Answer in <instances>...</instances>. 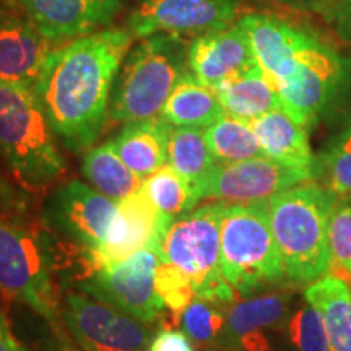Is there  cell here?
Here are the masks:
<instances>
[{
    "instance_id": "1",
    "label": "cell",
    "mask_w": 351,
    "mask_h": 351,
    "mask_svg": "<svg viewBox=\"0 0 351 351\" xmlns=\"http://www.w3.org/2000/svg\"><path fill=\"white\" fill-rule=\"evenodd\" d=\"M132 38L134 34L125 29L90 33L47 56L34 90L52 130L67 150H86L99 137Z\"/></svg>"
},
{
    "instance_id": "2",
    "label": "cell",
    "mask_w": 351,
    "mask_h": 351,
    "mask_svg": "<svg viewBox=\"0 0 351 351\" xmlns=\"http://www.w3.org/2000/svg\"><path fill=\"white\" fill-rule=\"evenodd\" d=\"M274 238L288 282L311 285L330 269L328 223L339 202L330 189L317 184L295 186L269 200Z\"/></svg>"
},
{
    "instance_id": "3",
    "label": "cell",
    "mask_w": 351,
    "mask_h": 351,
    "mask_svg": "<svg viewBox=\"0 0 351 351\" xmlns=\"http://www.w3.org/2000/svg\"><path fill=\"white\" fill-rule=\"evenodd\" d=\"M34 86L0 82V152L21 186L41 191L67 171Z\"/></svg>"
},
{
    "instance_id": "4",
    "label": "cell",
    "mask_w": 351,
    "mask_h": 351,
    "mask_svg": "<svg viewBox=\"0 0 351 351\" xmlns=\"http://www.w3.org/2000/svg\"><path fill=\"white\" fill-rule=\"evenodd\" d=\"M187 70V49L179 36L143 38L121 65L108 117L124 124L160 117L166 99Z\"/></svg>"
},
{
    "instance_id": "5",
    "label": "cell",
    "mask_w": 351,
    "mask_h": 351,
    "mask_svg": "<svg viewBox=\"0 0 351 351\" xmlns=\"http://www.w3.org/2000/svg\"><path fill=\"white\" fill-rule=\"evenodd\" d=\"M221 274L239 298L287 280L270 226L269 202L226 204L221 219Z\"/></svg>"
},
{
    "instance_id": "6",
    "label": "cell",
    "mask_w": 351,
    "mask_h": 351,
    "mask_svg": "<svg viewBox=\"0 0 351 351\" xmlns=\"http://www.w3.org/2000/svg\"><path fill=\"white\" fill-rule=\"evenodd\" d=\"M228 202H213L173 219L163 241V261L191 282L195 298L234 302L238 293L221 274V219Z\"/></svg>"
},
{
    "instance_id": "7",
    "label": "cell",
    "mask_w": 351,
    "mask_h": 351,
    "mask_svg": "<svg viewBox=\"0 0 351 351\" xmlns=\"http://www.w3.org/2000/svg\"><path fill=\"white\" fill-rule=\"evenodd\" d=\"M0 295L32 307L59 326L60 304L46 245L25 228L0 218Z\"/></svg>"
},
{
    "instance_id": "8",
    "label": "cell",
    "mask_w": 351,
    "mask_h": 351,
    "mask_svg": "<svg viewBox=\"0 0 351 351\" xmlns=\"http://www.w3.org/2000/svg\"><path fill=\"white\" fill-rule=\"evenodd\" d=\"M161 261L163 249L143 247L124 261L95 270L78 287L86 295L152 324L166 311L156 291V270Z\"/></svg>"
},
{
    "instance_id": "9",
    "label": "cell",
    "mask_w": 351,
    "mask_h": 351,
    "mask_svg": "<svg viewBox=\"0 0 351 351\" xmlns=\"http://www.w3.org/2000/svg\"><path fill=\"white\" fill-rule=\"evenodd\" d=\"M64 324L83 351H145L148 324L86 293L65 295Z\"/></svg>"
},
{
    "instance_id": "10",
    "label": "cell",
    "mask_w": 351,
    "mask_h": 351,
    "mask_svg": "<svg viewBox=\"0 0 351 351\" xmlns=\"http://www.w3.org/2000/svg\"><path fill=\"white\" fill-rule=\"evenodd\" d=\"M314 171L278 163L267 156L236 163H215L199 182L194 184L197 199H217L228 204H249L269 200L315 178Z\"/></svg>"
},
{
    "instance_id": "11",
    "label": "cell",
    "mask_w": 351,
    "mask_h": 351,
    "mask_svg": "<svg viewBox=\"0 0 351 351\" xmlns=\"http://www.w3.org/2000/svg\"><path fill=\"white\" fill-rule=\"evenodd\" d=\"M343 78L340 57L311 36L300 52L296 70L275 90L285 111L309 129L337 98Z\"/></svg>"
},
{
    "instance_id": "12",
    "label": "cell",
    "mask_w": 351,
    "mask_h": 351,
    "mask_svg": "<svg viewBox=\"0 0 351 351\" xmlns=\"http://www.w3.org/2000/svg\"><path fill=\"white\" fill-rule=\"evenodd\" d=\"M116 213L117 202L73 179L49 197L44 218L77 249L95 252L106 243Z\"/></svg>"
},
{
    "instance_id": "13",
    "label": "cell",
    "mask_w": 351,
    "mask_h": 351,
    "mask_svg": "<svg viewBox=\"0 0 351 351\" xmlns=\"http://www.w3.org/2000/svg\"><path fill=\"white\" fill-rule=\"evenodd\" d=\"M174 218L158 212L143 189L117 202V213L114 218L106 243L95 252H85L86 276L101 267L124 261L143 247H161L166 231ZM82 280V282H83Z\"/></svg>"
},
{
    "instance_id": "14",
    "label": "cell",
    "mask_w": 351,
    "mask_h": 351,
    "mask_svg": "<svg viewBox=\"0 0 351 351\" xmlns=\"http://www.w3.org/2000/svg\"><path fill=\"white\" fill-rule=\"evenodd\" d=\"M239 0H143L132 12L134 36L191 34L225 29L238 15Z\"/></svg>"
},
{
    "instance_id": "15",
    "label": "cell",
    "mask_w": 351,
    "mask_h": 351,
    "mask_svg": "<svg viewBox=\"0 0 351 351\" xmlns=\"http://www.w3.org/2000/svg\"><path fill=\"white\" fill-rule=\"evenodd\" d=\"M291 301L287 291L243 298L228 309L225 335L219 345L232 351H274L275 337L288 326Z\"/></svg>"
},
{
    "instance_id": "16",
    "label": "cell",
    "mask_w": 351,
    "mask_h": 351,
    "mask_svg": "<svg viewBox=\"0 0 351 351\" xmlns=\"http://www.w3.org/2000/svg\"><path fill=\"white\" fill-rule=\"evenodd\" d=\"M257 65L247 33L239 23L199 34L187 47L189 72L212 88H218Z\"/></svg>"
},
{
    "instance_id": "17",
    "label": "cell",
    "mask_w": 351,
    "mask_h": 351,
    "mask_svg": "<svg viewBox=\"0 0 351 351\" xmlns=\"http://www.w3.org/2000/svg\"><path fill=\"white\" fill-rule=\"evenodd\" d=\"M29 20L49 41L80 38L108 25L121 10L119 0H19Z\"/></svg>"
},
{
    "instance_id": "18",
    "label": "cell",
    "mask_w": 351,
    "mask_h": 351,
    "mask_svg": "<svg viewBox=\"0 0 351 351\" xmlns=\"http://www.w3.org/2000/svg\"><path fill=\"white\" fill-rule=\"evenodd\" d=\"M239 25L247 33L257 64L276 88L296 70L300 52L309 34L285 21L265 15H245Z\"/></svg>"
},
{
    "instance_id": "19",
    "label": "cell",
    "mask_w": 351,
    "mask_h": 351,
    "mask_svg": "<svg viewBox=\"0 0 351 351\" xmlns=\"http://www.w3.org/2000/svg\"><path fill=\"white\" fill-rule=\"evenodd\" d=\"M51 51L28 15L0 12V82L34 86Z\"/></svg>"
},
{
    "instance_id": "20",
    "label": "cell",
    "mask_w": 351,
    "mask_h": 351,
    "mask_svg": "<svg viewBox=\"0 0 351 351\" xmlns=\"http://www.w3.org/2000/svg\"><path fill=\"white\" fill-rule=\"evenodd\" d=\"M251 127L267 158L317 174V161L311 152L307 129L282 106L257 117Z\"/></svg>"
},
{
    "instance_id": "21",
    "label": "cell",
    "mask_w": 351,
    "mask_h": 351,
    "mask_svg": "<svg viewBox=\"0 0 351 351\" xmlns=\"http://www.w3.org/2000/svg\"><path fill=\"white\" fill-rule=\"evenodd\" d=\"M171 127L161 117L129 122L108 143L127 168L145 179L168 163Z\"/></svg>"
},
{
    "instance_id": "22",
    "label": "cell",
    "mask_w": 351,
    "mask_h": 351,
    "mask_svg": "<svg viewBox=\"0 0 351 351\" xmlns=\"http://www.w3.org/2000/svg\"><path fill=\"white\" fill-rule=\"evenodd\" d=\"M225 114L215 88L202 83L191 72L182 73L166 99L160 117L173 127L207 129Z\"/></svg>"
},
{
    "instance_id": "23",
    "label": "cell",
    "mask_w": 351,
    "mask_h": 351,
    "mask_svg": "<svg viewBox=\"0 0 351 351\" xmlns=\"http://www.w3.org/2000/svg\"><path fill=\"white\" fill-rule=\"evenodd\" d=\"M306 301L322 314L330 351H351V289L345 280L324 275L307 285Z\"/></svg>"
},
{
    "instance_id": "24",
    "label": "cell",
    "mask_w": 351,
    "mask_h": 351,
    "mask_svg": "<svg viewBox=\"0 0 351 351\" xmlns=\"http://www.w3.org/2000/svg\"><path fill=\"white\" fill-rule=\"evenodd\" d=\"M217 91L226 114L251 124L257 117L282 106L278 93L265 77L261 65L223 83Z\"/></svg>"
},
{
    "instance_id": "25",
    "label": "cell",
    "mask_w": 351,
    "mask_h": 351,
    "mask_svg": "<svg viewBox=\"0 0 351 351\" xmlns=\"http://www.w3.org/2000/svg\"><path fill=\"white\" fill-rule=\"evenodd\" d=\"M82 174L96 191L114 202H121L142 187L143 179L127 168L109 143L86 152L82 161Z\"/></svg>"
},
{
    "instance_id": "26",
    "label": "cell",
    "mask_w": 351,
    "mask_h": 351,
    "mask_svg": "<svg viewBox=\"0 0 351 351\" xmlns=\"http://www.w3.org/2000/svg\"><path fill=\"white\" fill-rule=\"evenodd\" d=\"M205 137L215 163L218 165L265 156L251 124L226 112L205 129Z\"/></svg>"
},
{
    "instance_id": "27",
    "label": "cell",
    "mask_w": 351,
    "mask_h": 351,
    "mask_svg": "<svg viewBox=\"0 0 351 351\" xmlns=\"http://www.w3.org/2000/svg\"><path fill=\"white\" fill-rule=\"evenodd\" d=\"M168 165L187 181L199 182L215 166L205 130L200 127H171Z\"/></svg>"
},
{
    "instance_id": "28",
    "label": "cell",
    "mask_w": 351,
    "mask_h": 351,
    "mask_svg": "<svg viewBox=\"0 0 351 351\" xmlns=\"http://www.w3.org/2000/svg\"><path fill=\"white\" fill-rule=\"evenodd\" d=\"M143 192L158 212L171 218L191 212L199 204L195 187L168 163L143 179Z\"/></svg>"
},
{
    "instance_id": "29",
    "label": "cell",
    "mask_w": 351,
    "mask_h": 351,
    "mask_svg": "<svg viewBox=\"0 0 351 351\" xmlns=\"http://www.w3.org/2000/svg\"><path fill=\"white\" fill-rule=\"evenodd\" d=\"M226 313L221 302L194 298L181 314L182 330L202 348L219 345L225 335Z\"/></svg>"
},
{
    "instance_id": "30",
    "label": "cell",
    "mask_w": 351,
    "mask_h": 351,
    "mask_svg": "<svg viewBox=\"0 0 351 351\" xmlns=\"http://www.w3.org/2000/svg\"><path fill=\"white\" fill-rule=\"evenodd\" d=\"M337 197L351 199V124L328 143L317 163V174Z\"/></svg>"
},
{
    "instance_id": "31",
    "label": "cell",
    "mask_w": 351,
    "mask_h": 351,
    "mask_svg": "<svg viewBox=\"0 0 351 351\" xmlns=\"http://www.w3.org/2000/svg\"><path fill=\"white\" fill-rule=\"evenodd\" d=\"M330 269L328 274L348 282L351 280V204L339 200L328 223Z\"/></svg>"
},
{
    "instance_id": "32",
    "label": "cell",
    "mask_w": 351,
    "mask_h": 351,
    "mask_svg": "<svg viewBox=\"0 0 351 351\" xmlns=\"http://www.w3.org/2000/svg\"><path fill=\"white\" fill-rule=\"evenodd\" d=\"M287 332L295 351H330L322 314L307 301L289 315Z\"/></svg>"
},
{
    "instance_id": "33",
    "label": "cell",
    "mask_w": 351,
    "mask_h": 351,
    "mask_svg": "<svg viewBox=\"0 0 351 351\" xmlns=\"http://www.w3.org/2000/svg\"><path fill=\"white\" fill-rule=\"evenodd\" d=\"M156 291L163 300L166 311L178 315V317H181L182 311L195 298V291L191 282L174 265H171L166 261H161L158 265Z\"/></svg>"
},
{
    "instance_id": "34",
    "label": "cell",
    "mask_w": 351,
    "mask_h": 351,
    "mask_svg": "<svg viewBox=\"0 0 351 351\" xmlns=\"http://www.w3.org/2000/svg\"><path fill=\"white\" fill-rule=\"evenodd\" d=\"M145 351H197L195 343L184 330L163 328L150 340Z\"/></svg>"
},
{
    "instance_id": "35",
    "label": "cell",
    "mask_w": 351,
    "mask_h": 351,
    "mask_svg": "<svg viewBox=\"0 0 351 351\" xmlns=\"http://www.w3.org/2000/svg\"><path fill=\"white\" fill-rule=\"evenodd\" d=\"M54 327V337H49L44 343L43 351H83L80 346H75L72 341L69 340V337L60 330L59 326H52Z\"/></svg>"
},
{
    "instance_id": "36",
    "label": "cell",
    "mask_w": 351,
    "mask_h": 351,
    "mask_svg": "<svg viewBox=\"0 0 351 351\" xmlns=\"http://www.w3.org/2000/svg\"><path fill=\"white\" fill-rule=\"evenodd\" d=\"M0 351H26L25 346L12 333L2 314H0Z\"/></svg>"
},
{
    "instance_id": "37",
    "label": "cell",
    "mask_w": 351,
    "mask_h": 351,
    "mask_svg": "<svg viewBox=\"0 0 351 351\" xmlns=\"http://www.w3.org/2000/svg\"><path fill=\"white\" fill-rule=\"evenodd\" d=\"M340 10L343 20L351 26V0H340Z\"/></svg>"
},
{
    "instance_id": "38",
    "label": "cell",
    "mask_w": 351,
    "mask_h": 351,
    "mask_svg": "<svg viewBox=\"0 0 351 351\" xmlns=\"http://www.w3.org/2000/svg\"><path fill=\"white\" fill-rule=\"evenodd\" d=\"M204 351H232V350H230L225 345H215V346H210V348H204Z\"/></svg>"
},
{
    "instance_id": "39",
    "label": "cell",
    "mask_w": 351,
    "mask_h": 351,
    "mask_svg": "<svg viewBox=\"0 0 351 351\" xmlns=\"http://www.w3.org/2000/svg\"><path fill=\"white\" fill-rule=\"evenodd\" d=\"M278 2L291 3V5H301V3H309V2H313V0H278Z\"/></svg>"
},
{
    "instance_id": "40",
    "label": "cell",
    "mask_w": 351,
    "mask_h": 351,
    "mask_svg": "<svg viewBox=\"0 0 351 351\" xmlns=\"http://www.w3.org/2000/svg\"><path fill=\"white\" fill-rule=\"evenodd\" d=\"M13 2V0H0V10H2L3 7H7V5H10V3Z\"/></svg>"
},
{
    "instance_id": "41",
    "label": "cell",
    "mask_w": 351,
    "mask_h": 351,
    "mask_svg": "<svg viewBox=\"0 0 351 351\" xmlns=\"http://www.w3.org/2000/svg\"><path fill=\"white\" fill-rule=\"evenodd\" d=\"M346 283H348V287H350V289H351V280H348V282H346Z\"/></svg>"
}]
</instances>
